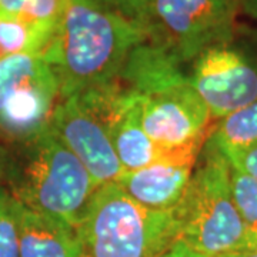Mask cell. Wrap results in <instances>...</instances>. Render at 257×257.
<instances>
[{
  "mask_svg": "<svg viewBox=\"0 0 257 257\" xmlns=\"http://www.w3.org/2000/svg\"><path fill=\"white\" fill-rule=\"evenodd\" d=\"M145 37L113 6L66 0L50 45L42 53L60 84V100L114 83Z\"/></svg>",
  "mask_w": 257,
  "mask_h": 257,
  "instance_id": "cell-1",
  "label": "cell"
},
{
  "mask_svg": "<svg viewBox=\"0 0 257 257\" xmlns=\"http://www.w3.org/2000/svg\"><path fill=\"white\" fill-rule=\"evenodd\" d=\"M183 67L162 50L142 43L130 53L119 77L120 87L138 103L145 132L163 150L210 135V110Z\"/></svg>",
  "mask_w": 257,
  "mask_h": 257,
  "instance_id": "cell-2",
  "label": "cell"
},
{
  "mask_svg": "<svg viewBox=\"0 0 257 257\" xmlns=\"http://www.w3.org/2000/svg\"><path fill=\"white\" fill-rule=\"evenodd\" d=\"M0 184L25 207L76 229L100 187L50 127L15 145H0Z\"/></svg>",
  "mask_w": 257,
  "mask_h": 257,
  "instance_id": "cell-3",
  "label": "cell"
},
{
  "mask_svg": "<svg viewBox=\"0 0 257 257\" xmlns=\"http://www.w3.org/2000/svg\"><path fill=\"white\" fill-rule=\"evenodd\" d=\"M173 213L179 240L204 256L223 257L253 248L233 199L230 162L210 135Z\"/></svg>",
  "mask_w": 257,
  "mask_h": 257,
  "instance_id": "cell-4",
  "label": "cell"
},
{
  "mask_svg": "<svg viewBox=\"0 0 257 257\" xmlns=\"http://www.w3.org/2000/svg\"><path fill=\"white\" fill-rule=\"evenodd\" d=\"M113 8L183 66L230 37L240 15L237 0H117Z\"/></svg>",
  "mask_w": 257,
  "mask_h": 257,
  "instance_id": "cell-5",
  "label": "cell"
},
{
  "mask_svg": "<svg viewBox=\"0 0 257 257\" xmlns=\"http://www.w3.org/2000/svg\"><path fill=\"white\" fill-rule=\"evenodd\" d=\"M77 233L84 257H160L179 240L173 211L150 210L116 183L96 190Z\"/></svg>",
  "mask_w": 257,
  "mask_h": 257,
  "instance_id": "cell-6",
  "label": "cell"
},
{
  "mask_svg": "<svg viewBox=\"0 0 257 257\" xmlns=\"http://www.w3.org/2000/svg\"><path fill=\"white\" fill-rule=\"evenodd\" d=\"M60 84L43 55L0 60V145L28 140L50 126Z\"/></svg>",
  "mask_w": 257,
  "mask_h": 257,
  "instance_id": "cell-7",
  "label": "cell"
},
{
  "mask_svg": "<svg viewBox=\"0 0 257 257\" xmlns=\"http://www.w3.org/2000/svg\"><path fill=\"white\" fill-rule=\"evenodd\" d=\"M189 77L213 120L257 101V26L237 23L230 37L190 64Z\"/></svg>",
  "mask_w": 257,
  "mask_h": 257,
  "instance_id": "cell-8",
  "label": "cell"
},
{
  "mask_svg": "<svg viewBox=\"0 0 257 257\" xmlns=\"http://www.w3.org/2000/svg\"><path fill=\"white\" fill-rule=\"evenodd\" d=\"M111 87L113 83L59 100L49 126L99 186L124 175L109 133Z\"/></svg>",
  "mask_w": 257,
  "mask_h": 257,
  "instance_id": "cell-9",
  "label": "cell"
},
{
  "mask_svg": "<svg viewBox=\"0 0 257 257\" xmlns=\"http://www.w3.org/2000/svg\"><path fill=\"white\" fill-rule=\"evenodd\" d=\"M206 140L166 150L155 163L124 173L116 184L128 197L150 210L173 211L187 190Z\"/></svg>",
  "mask_w": 257,
  "mask_h": 257,
  "instance_id": "cell-10",
  "label": "cell"
},
{
  "mask_svg": "<svg viewBox=\"0 0 257 257\" xmlns=\"http://www.w3.org/2000/svg\"><path fill=\"white\" fill-rule=\"evenodd\" d=\"M109 133L116 156L124 173L135 172L155 163L165 155L149 138L140 121V111L135 97L114 83L109 103Z\"/></svg>",
  "mask_w": 257,
  "mask_h": 257,
  "instance_id": "cell-11",
  "label": "cell"
},
{
  "mask_svg": "<svg viewBox=\"0 0 257 257\" xmlns=\"http://www.w3.org/2000/svg\"><path fill=\"white\" fill-rule=\"evenodd\" d=\"M20 257H83L77 229L18 202Z\"/></svg>",
  "mask_w": 257,
  "mask_h": 257,
  "instance_id": "cell-12",
  "label": "cell"
},
{
  "mask_svg": "<svg viewBox=\"0 0 257 257\" xmlns=\"http://www.w3.org/2000/svg\"><path fill=\"white\" fill-rule=\"evenodd\" d=\"M211 140L227 160L257 145V101L217 120L210 130Z\"/></svg>",
  "mask_w": 257,
  "mask_h": 257,
  "instance_id": "cell-13",
  "label": "cell"
},
{
  "mask_svg": "<svg viewBox=\"0 0 257 257\" xmlns=\"http://www.w3.org/2000/svg\"><path fill=\"white\" fill-rule=\"evenodd\" d=\"M55 33L28 19L0 16V60L16 55H42Z\"/></svg>",
  "mask_w": 257,
  "mask_h": 257,
  "instance_id": "cell-14",
  "label": "cell"
},
{
  "mask_svg": "<svg viewBox=\"0 0 257 257\" xmlns=\"http://www.w3.org/2000/svg\"><path fill=\"white\" fill-rule=\"evenodd\" d=\"M231 192L253 248H257V179L230 163Z\"/></svg>",
  "mask_w": 257,
  "mask_h": 257,
  "instance_id": "cell-15",
  "label": "cell"
},
{
  "mask_svg": "<svg viewBox=\"0 0 257 257\" xmlns=\"http://www.w3.org/2000/svg\"><path fill=\"white\" fill-rule=\"evenodd\" d=\"M0 257H20L18 200L0 184Z\"/></svg>",
  "mask_w": 257,
  "mask_h": 257,
  "instance_id": "cell-16",
  "label": "cell"
},
{
  "mask_svg": "<svg viewBox=\"0 0 257 257\" xmlns=\"http://www.w3.org/2000/svg\"><path fill=\"white\" fill-rule=\"evenodd\" d=\"M64 3L66 0H25L22 18L56 30L63 15Z\"/></svg>",
  "mask_w": 257,
  "mask_h": 257,
  "instance_id": "cell-17",
  "label": "cell"
},
{
  "mask_svg": "<svg viewBox=\"0 0 257 257\" xmlns=\"http://www.w3.org/2000/svg\"><path fill=\"white\" fill-rule=\"evenodd\" d=\"M230 163L239 166L240 169H243L244 172H247L248 175L257 179V145L251 149L246 150L244 153H241L237 157L229 160Z\"/></svg>",
  "mask_w": 257,
  "mask_h": 257,
  "instance_id": "cell-18",
  "label": "cell"
},
{
  "mask_svg": "<svg viewBox=\"0 0 257 257\" xmlns=\"http://www.w3.org/2000/svg\"><path fill=\"white\" fill-rule=\"evenodd\" d=\"M160 257H207L193 250L192 247H189L186 243H183L182 240H177L176 243L172 244V247H169L165 253Z\"/></svg>",
  "mask_w": 257,
  "mask_h": 257,
  "instance_id": "cell-19",
  "label": "cell"
},
{
  "mask_svg": "<svg viewBox=\"0 0 257 257\" xmlns=\"http://www.w3.org/2000/svg\"><path fill=\"white\" fill-rule=\"evenodd\" d=\"M25 0H0V16H23Z\"/></svg>",
  "mask_w": 257,
  "mask_h": 257,
  "instance_id": "cell-20",
  "label": "cell"
},
{
  "mask_svg": "<svg viewBox=\"0 0 257 257\" xmlns=\"http://www.w3.org/2000/svg\"><path fill=\"white\" fill-rule=\"evenodd\" d=\"M240 15L257 23V0H237Z\"/></svg>",
  "mask_w": 257,
  "mask_h": 257,
  "instance_id": "cell-21",
  "label": "cell"
},
{
  "mask_svg": "<svg viewBox=\"0 0 257 257\" xmlns=\"http://www.w3.org/2000/svg\"><path fill=\"white\" fill-rule=\"evenodd\" d=\"M223 257H257V248H250V250H244V251L233 253V254H227Z\"/></svg>",
  "mask_w": 257,
  "mask_h": 257,
  "instance_id": "cell-22",
  "label": "cell"
},
{
  "mask_svg": "<svg viewBox=\"0 0 257 257\" xmlns=\"http://www.w3.org/2000/svg\"><path fill=\"white\" fill-rule=\"evenodd\" d=\"M93 3H97V5H103V6H113L117 0H89Z\"/></svg>",
  "mask_w": 257,
  "mask_h": 257,
  "instance_id": "cell-23",
  "label": "cell"
},
{
  "mask_svg": "<svg viewBox=\"0 0 257 257\" xmlns=\"http://www.w3.org/2000/svg\"><path fill=\"white\" fill-rule=\"evenodd\" d=\"M83 257H84V256H83Z\"/></svg>",
  "mask_w": 257,
  "mask_h": 257,
  "instance_id": "cell-24",
  "label": "cell"
}]
</instances>
